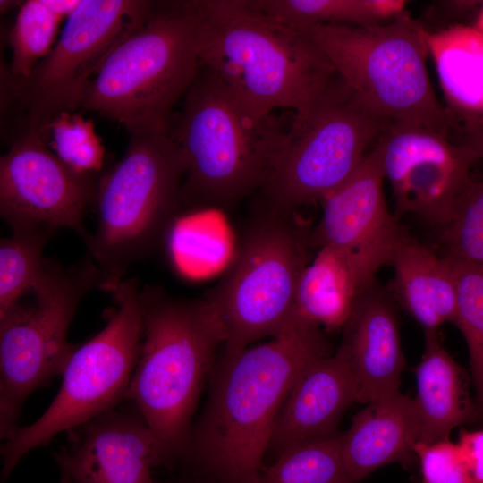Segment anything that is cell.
<instances>
[{"label":"cell","mask_w":483,"mask_h":483,"mask_svg":"<svg viewBox=\"0 0 483 483\" xmlns=\"http://www.w3.org/2000/svg\"><path fill=\"white\" fill-rule=\"evenodd\" d=\"M262 212L242 239L227 275L205 299L222 325L226 355L276 336L295 320L310 234L293 215Z\"/></svg>","instance_id":"11"},{"label":"cell","mask_w":483,"mask_h":483,"mask_svg":"<svg viewBox=\"0 0 483 483\" xmlns=\"http://www.w3.org/2000/svg\"><path fill=\"white\" fill-rule=\"evenodd\" d=\"M175 468H178V473L162 483H222L208 473L198 469L182 465Z\"/></svg>","instance_id":"34"},{"label":"cell","mask_w":483,"mask_h":483,"mask_svg":"<svg viewBox=\"0 0 483 483\" xmlns=\"http://www.w3.org/2000/svg\"><path fill=\"white\" fill-rule=\"evenodd\" d=\"M143 339L124 400L148 424L161 465L179 462L206 380L223 347L222 325L206 300L140 290Z\"/></svg>","instance_id":"3"},{"label":"cell","mask_w":483,"mask_h":483,"mask_svg":"<svg viewBox=\"0 0 483 483\" xmlns=\"http://www.w3.org/2000/svg\"><path fill=\"white\" fill-rule=\"evenodd\" d=\"M108 277L89 258L65 269L45 259L30 304L0 315V430L4 440L19 427L21 409L36 389L62 375L76 348L67 340L80 302Z\"/></svg>","instance_id":"12"},{"label":"cell","mask_w":483,"mask_h":483,"mask_svg":"<svg viewBox=\"0 0 483 483\" xmlns=\"http://www.w3.org/2000/svg\"><path fill=\"white\" fill-rule=\"evenodd\" d=\"M428 53L437 72L449 111L483 114V32L454 25L429 33Z\"/></svg>","instance_id":"23"},{"label":"cell","mask_w":483,"mask_h":483,"mask_svg":"<svg viewBox=\"0 0 483 483\" xmlns=\"http://www.w3.org/2000/svg\"><path fill=\"white\" fill-rule=\"evenodd\" d=\"M59 483H75V482L66 474L61 472V479H60Z\"/></svg>","instance_id":"37"},{"label":"cell","mask_w":483,"mask_h":483,"mask_svg":"<svg viewBox=\"0 0 483 483\" xmlns=\"http://www.w3.org/2000/svg\"><path fill=\"white\" fill-rule=\"evenodd\" d=\"M389 264L394 267L392 295L424 331L454 322L455 280L445 256L438 257L405 231Z\"/></svg>","instance_id":"21"},{"label":"cell","mask_w":483,"mask_h":483,"mask_svg":"<svg viewBox=\"0 0 483 483\" xmlns=\"http://www.w3.org/2000/svg\"><path fill=\"white\" fill-rule=\"evenodd\" d=\"M394 215L415 214L440 227L451 219L456 199L471 180L475 161L447 136L411 123H391L377 141Z\"/></svg>","instance_id":"14"},{"label":"cell","mask_w":483,"mask_h":483,"mask_svg":"<svg viewBox=\"0 0 483 483\" xmlns=\"http://www.w3.org/2000/svg\"><path fill=\"white\" fill-rule=\"evenodd\" d=\"M391 124L335 72L291 123L257 195L262 210L293 215L321 202L359 167Z\"/></svg>","instance_id":"6"},{"label":"cell","mask_w":483,"mask_h":483,"mask_svg":"<svg viewBox=\"0 0 483 483\" xmlns=\"http://www.w3.org/2000/svg\"><path fill=\"white\" fill-rule=\"evenodd\" d=\"M62 20L42 0H29L21 4L10 32L11 75L28 77L31 73L53 49Z\"/></svg>","instance_id":"28"},{"label":"cell","mask_w":483,"mask_h":483,"mask_svg":"<svg viewBox=\"0 0 483 483\" xmlns=\"http://www.w3.org/2000/svg\"><path fill=\"white\" fill-rule=\"evenodd\" d=\"M343 433V457L354 483L393 462L408 463L420 437L414 398L401 392L369 402Z\"/></svg>","instance_id":"19"},{"label":"cell","mask_w":483,"mask_h":483,"mask_svg":"<svg viewBox=\"0 0 483 483\" xmlns=\"http://www.w3.org/2000/svg\"><path fill=\"white\" fill-rule=\"evenodd\" d=\"M44 140L68 167L80 174H97L105 148L91 120L77 113H63L47 127Z\"/></svg>","instance_id":"30"},{"label":"cell","mask_w":483,"mask_h":483,"mask_svg":"<svg viewBox=\"0 0 483 483\" xmlns=\"http://www.w3.org/2000/svg\"><path fill=\"white\" fill-rule=\"evenodd\" d=\"M287 128L274 115L253 116L200 63L170 124L183 164L182 206L225 208L257 192Z\"/></svg>","instance_id":"4"},{"label":"cell","mask_w":483,"mask_h":483,"mask_svg":"<svg viewBox=\"0 0 483 483\" xmlns=\"http://www.w3.org/2000/svg\"><path fill=\"white\" fill-rule=\"evenodd\" d=\"M391 297L375 281L361 293L343 327L337 352L352 376L357 402L400 392L405 360Z\"/></svg>","instance_id":"17"},{"label":"cell","mask_w":483,"mask_h":483,"mask_svg":"<svg viewBox=\"0 0 483 483\" xmlns=\"http://www.w3.org/2000/svg\"><path fill=\"white\" fill-rule=\"evenodd\" d=\"M195 0L151 1L90 81L80 108L123 124L170 128L199 67Z\"/></svg>","instance_id":"5"},{"label":"cell","mask_w":483,"mask_h":483,"mask_svg":"<svg viewBox=\"0 0 483 483\" xmlns=\"http://www.w3.org/2000/svg\"><path fill=\"white\" fill-rule=\"evenodd\" d=\"M99 180L68 167L38 132L23 133L0 158V214L12 232L65 227L85 240L82 222Z\"/></svg>","instance_id":"13"},{"label":"cell","mask_w":483,"mask_h":483,"mask_svg":"<svg viewBox=\"0 0 483 483\" xmlns=\"http://www.w3.org/2000/svg\"><path fill=\"white\" fill-rule=\"evenodd\" d=\"M457 445L475 483H483V430L460 433Z\"/></svg>","instance_id":"33"},{"label":"cell","mask_w":483,"mask_h":483,"mask_svg":"<svg viewBox=\"0 0 483 483\" xmlns=\"http://www.w3.org/2000/svg\"><path fill=\"white\" fill-rule=\"evenodd\" d=\"M150 4L144 0H82L51 52L28 77L2 73V111L13 123L12 140L26 132L43 138L58 115L80 108L90 81Z\"/></svg>","instance_id":"10"},{"label":"cell","mask_w":483,"mask_h":483,"mask_svg":"<svg viewBox=\"0 0 483 483\" xmlns=\"http://www.w3.org/2000/svg\"><path fill=\"white\" fill-rule=\"evenodd\" d=\"M377 271L351 253L317 249L299 280L294 317L326 330L343 328Z\"/></svg>","instance_id":"20"},{"label":"cell","mask_w":483,"mask_h":483,"mask_svg":"<svg viewBox=\"0 0 483 483\" xmlns=\"http://www.w3.org/2000/svg\"><path fill=\"white\" fill-rule=\"evenodd\" d=\"M354 402L353 381L340 353L313 359L301 370L284 401L267 451L278 456L294 445L335 432Z\"/></svg>","instance_id":"18"},{"label":"cell","mask_w":483,"mask_h":483,"mask_svg":"<svg viewBox=\"0 0 483 483\" xmlns=\"http://www.w3.org/2000/svg\"><path fill=\"white\" fill-rule=\"evenodd\" d=\"M342 437L335 431L287 449L262 468L255 483H354L343 461Z\"/></svg>","instance_id":"25"},{"label":"cell","mask_w":483,"mask_h":483,"mask_svg":"<svg viewBox=\"0 0 483 483\" xmlns=\"http://www.w3.org/2000/svg\"><path fill=\"white\" fill-rule=\"evenodd\" d=\"M385 174L376 144L356 171L322 204V216L310 233L311 246L351 253L379 269L390 263L405 232L384 195Z\"/></svg>","instance_id":"16"},{"label":"cell","mask_w":483,"mask_h":483,"mask_svg":"<svg viewBox=\"0 0 483 483\" xmlns=\"http://www.w3.org/2000/svg\"><path fill=\"white\" fill-rule=\"evenodd\" d=\"M128 132L124 156L99 180L95 231L84 240L110 281L153 254L182 207L183 164L170 128Z\"/></svg>","instance_id":"7"},{"label":"cell","mask_w":483,"mask_h":483,"mask_svg":"<svg viewBox=\"0 0 483 483\" xmlns=\"http://www.w3.org/2000/svg\"><path fill=\"white\" fill-rule=\"evenodd\" d=\"M449 111V110H448ZM453 118L450 130L458 132L457 141L477 162L483 159V114H465L449 111Z\"/></svg>","instance_id":"32"},{"label":"cell","mask_w":483,"mask_h":483,"mask_svg":"<svg viewBox=\"0 0 483 483\" xmlns=\"http://www.w3.org/2000/svg\"><path fill=\"white\" fill-rule=\"evenodd\" d=\"M103 291L111 293L115 309L100 332L76 346L62 374L61 387L45 412L33 423L19 426L2 443L3 481L30 451L124 400L143 339L140 284L137 278H122Z\"/></svg>","instance_id":"9"},{"label":"cell","mask_w":483,"mask_h":483,"mask_svg":"<svg viewBox=\"0 0 483 483\" xmlns=\"http://www.w3.org/2000/svg\"><path fill=\"white\" fill-rule=\"evenodd\" d=\"M445 257L452 265L456 287L453 323L468 346L477 411L483 418V267Z\"/></svg>","instance_id":"26"},{"label":"cell","mask_w":483,"mask_h":483,"mask_svg":"<svg viewBox=\"0 0 483 483\" xmlns=\"http://www.w3.org/2000/svg\"><path fill=\"white\" fill-rule=\"evenodd\" d=\"M328 354L320 327L298 318L268 342L221 353L208 378L206 405L176 466L198 469L222 483H255L292 385L310 360Z\"/></svg>","instance_id":"1"},{"label":"cell","mask_w":483,"mask_h":483,"mask_svg":"<svg viewBox=\"0 0 483 483\" xmlns=\"http://www.w3.org/2000/svg\"><path fill=\"white\" fill-rule=\"evenodd\" d=\"M44 4L61 19L69 18L80 5L81 0H42Z\"/></svg>","instance_id":"35"},{"label":"cell","mask_w":483,"mask_h":483,"mask_svg":"<svg viewBox=\"0 0 483 483\" xmlns=\"http://www.w3.org/2000/svg\"><path fill=\"white\" fill-rule=\"evenodd\" d=\"M265 16L293 29L322 24H384L405 10L402 0H247Z\"/></svg>","instance_id":"24"},{"label":"cell","mask_w":483,"mask_h":483,"mask_svg":"<svg viewBox=\"0 0 483 483\" xmlns=\"http://www.w3.org/2000/svg\"><path fill=\"white\" fill-rule=\"evenodd\" d=\"M55 232H12L0 241V315L32 291L44 267L42 252Z\"/></svg>","instance_id":"27"},{"label":"cell","mask_w":483,"mask_h":483,"mask_svg":"<svg viewBox=\"0 0 483 483\" xmlns=\"http://www.w3.org/2000/svg\"><path fill=\"white\" fill-rule=\"evenodd\" d=\"M423 483H475L457 443L418 442L414 447Z\"/></svg>","instance_id":"31"},{"label":"cell","mask_w":483,"mask_h":483,"mask_svg":"<svg viewBox=\"0 0 483 483\" xmlns=\"http://www.w3.org/2000/svg\"><path fill=\"white\" fill-rule=\"evenodd\" d=\"M441 242L445 256L483 267V181L470 180L462 191Z\"/></svg>","instance_id":"29"},{"label":"cell","mask_w":483,"mask_h":483,"mask_svg":"<svg viewBox=\"0 0 483 483\" xmlns=\"http://www.w3.org/2000/svg\"><path fill=\"white\" fill-rule=\"evenodd\" d=\"M379 116L448 137L453 119L436 97L427 57L429 32L407 11L373 26L322 24L297 29Z\"/></svg>","instance_id":"8"},{"label":"cell","mask_w":483,"mask_h":483,"mask_svg":"<svg viewBox=\"0 0 483 483\" xmlns=\"http://www.w3.org/2000/svg\"><path fill=\"white\" fill-rule=\"evenodd\" d=\"M66 432L54 459L75 483H158L152 476L161 465L156 441L129 401Z\"/></svg>","instance_id":"15"},{"label":"cell","mask_w":483,"mask_h":483,"mask_svg":"<svg viewBox=\"0 0 483 483\" xmlns=\"http://www.w3.org/2000/svg\"><path fill=\"white\" fill-rule=\"evenodd\" d=\"M476 29L483 32V2L480 5V8L479 9L475 24L473 25Z\"/></svg>","instance_id":"36"},{"label":"cell","mask_w":483,"mask_h":483,"mask_svg":"<svg viewBox=\"0 0 483 483\" xmlns=\"http://www.w3.org/2000/svg\"><path fill=\"white\" fill-rule=\"evenodd\" d=\"M199 61L253 116L295 112L335 69L302 31L254 10L247 0H195Z\"/></svg>","instance_id":"2"},{"label":"cell","mask_w":483,"mask_h":483,"mask_svg":"<svg viewBox=\"0 0 483 483\" xmlns=\"http://www.w3.org/2000/svg\"><path fill=\"white\" fill-rule=\"evenodd\" d=\"M425 344L416 367L414 398L421 443L449 439L451 431L473 415L462 370L443 346L437 330L424 331Z\"/></svg>","instance_id":"22"}]
</instances>
